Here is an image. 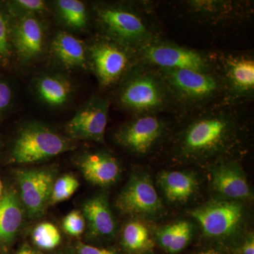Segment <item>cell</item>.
<instances>
[{"label": "cell", "instance_id": "obj_29", "mask_svg": "<svg viewBox=\"0 0 254 254\" xmlns=\"http://www.w3.org/2000/svg\"><path fill=\"white\" fill-rule=\"evenodd\" d=\"M11 38L9 26L4 15L0 11V60H6L11 55Z\"/></svg>", "mask_w": 254, "mask_h": 254}, {"label": "cell", "instance_id": "obj_18", "mask_svg": "<svg viewBox=\"0 0 254 254\" xmlns=\"http://www.w3.org/2000/svg\"><path fill=\"white\" fill-rule=\"evenodd\" d=\"M83 213L90 231L95 236H110L116 230V222L104 195L87 200L83 206Z\"/></svg>", "mask_w": 254, "mask_h": 254}, {"label": "cell", "instance_id": "obj_24", "mask_svg": "<svg viewBox=\"0 0 254 254\" xmlns=\"http://www.w3.org/2000/svg\"><path fill=\"white\" fill-rule=\"evenodd\" d=\"M60 17L68 27L84 29L88 26V14L86 6L78 0H60L56 2Z\"/></svg>", "mask_w": 254, "mask_h": 254}, {"label": "cell", "instance_id": "obj_11", "mask_svg": "<svg viewBox=\"0 0 254 254\" xmlns=\"http://www.w3.org/2000/svg\"><path fill=\"white\" fill-rule=\"evenodd\" d=\"M110 101L93 97L66 125L69 136L79 140L104 143Z\"/></svg>", "mask_w": 254, "mask_h": 254}, {"label": "cell", "instance_id": "obj_10", "mask_svg": "<svg viewBox=\"0 0 254 254\" xmlns=\"http://www.w3.org/2000/svg\"><path fill=\"white\" fill-rule=\"evenodd\" d=\"M70 143L61 135L39 124L24 127L18 133L11 158L16 163H37L66 151Z\"/></svg>", "mask_w": 254, "mask_h": 254}, {"label": "cell", "instance_id": "obj_14", "mask_svg": "<svg viewBox=\"0 0 254 254\" xmlns=\"http://www.w3.org/2000/svg\"><path fill=\"white\" fill-rule=\"evenodd\" d=\"M21 199L31 216L44 212L50 201L54 176L48 170H23L17 173Z\"/></svg>", "mask_w": 254, "mask_h": 254}, {"label": "cell", "instance_id": "obj_17", "mask_svg": "<svg viewBox=\"0 0 254 254\" xmlns=\"http://www.w3.org/2000/svg\"><path fill=\"white\" fill-rule=\"evenodd\" d=\"M212 180L219 193L231 199H244L251 195L248 182L240 169L231 163L222 162L213 169Z\"/></svg>", "mask_w": 254, "mask_h": 254}, {"label": "cell", "instance_id": "obj_7", "mask_svg": "<svg viewBox=\"0 0 254 254\" xmlns=\"http://www.w3.org/2000/svg\"><path fill=\"white\" fill-rule=\"evenodd\" d=\"M88 53L92 68L104 88L118 86L139 63L136 51L100 35L91 43Z\"/></svg>", "mask_w": 254, "mask_h": 254}, {"label": "cell", "instance_id": "obj_13", "mask_svg": "<svg viewBox=\"0 0 254 254\" xmlns=\"http://www.w3.org/2000/svg\"><path fill=\"white\" fill-rule=\"evenodd\" d=\"M117 206L123 213L143 216L154 215L163 208L151 180L144 175L132 177L119 195Z\"/></svg>", "mask_w": 254, "mask_h": 254}, {"label": "cell", "instance_id": "obj_30", "mask_svg": "<svg viewBox=\"0 0 254 254\" xmlns=\"http://www.w3.org/2000/svg\"><path fill=\"white\" fill-rule=\"evenodd\" d=\"M16 4L23 11L30 14L43 12L46 10V3L41 0H18L16 1Z\"/></svg>", "mask_w": 254, "mask_h": 254}, {"label": "cell", "instance_id": "obj_26", "mask_svg": "<svg viewBox=\"0 0 254 254\" xmlns=\"http://www.w3.org/2000/svg\"><path fill=\"white\" fill-rule=\"evenodd\" d=\"M33 240L38 247L43 250H53L59 245L61 235L53 224L43 222L34 229Z\"/></svg>", "mask_w": 254, "mask_h": 254}, {"label": "cell", "instance_id": "obj_34", "mask_svg": "<svg viewBox=\"0 0 254 254\" xmlns=\"http://www.w3.org/2000/svg\"><path fill=\"white\" fill-rule=\"evenodd\" d=\"M198 254H220V253L216 250H209L203 251V252H200V253Z\"/></svg>", "mask_w": 254, "mask_h": 254}, {"label": "cell", "instance_id": "obj_37", "mask_svg": "<svg viewBox=\"0 0 254 254\" xmlns=\"http://www.w3.org/2000/svg\"><path fill=\"white\" fill-rule=\"evenodd\" d=\"M18 254H23V250L21 251Z\"/></svg>", "mask_w": 254, "mask_h": 254}, {"label": "cell", "instance_id": "obj_35", "mask_svg": "<svg viewBox=\"0 0 254 254\" xmlns=\"http://www.w3.org/2000/svg\"><path fill=\"white\" fill-rule=\"evenodd\" d=\"M23 254H34L33 253V252H31V251L28 250H25V249H23Z\"/></svg>", "mask_w": 254, "mask_h": 254}, {"label": "cell", "instance_id": "obj_31", "mask_svg": "<svg viewBox=\"0 0 254 254\" xmlns=\"http://www.w3.org/2000/svg\"><path fill=\"white\" fill-rule=\"evenodd\" d=\"M11 95L12 93L9 85L0 80V115L9 107Z\"/></svg>", "mask_w": 254, "mask_h": 254}, {"label": "cell", "instance_id": "obj_36", "mask_svg": "<svg viewBox=\"0 0 254 254\" xmlns=\"http://www.w3.org/2000/svg\"><path fill=\"white\" fill-rule=\"evenodd\" d=\"M2 184H1V180H0V197L2 195Z\"/></svg>", "mask_w": 254, "mask_h": 254}, {"label": "cell", "instance_id": "obj_5", "mask_svg": "<svg viewBox=\"0 0 254 254\" xmlns=\"http://www.w3.org/2000/svg\"><path fill=\"white\" fill-rule=\"evenodd\" d=\"M185 18L210 28H230L250 23L253 18V1L185 0L177 3Z\"/></svg>", "mask_w": 254, "mask_h": 254}, {"label": "cell", "instance_id": "obj_23", "mask_svg": "<svg viewBox=\"0 0 254 254\" xmlns=\"http://www.w3.org/2000/svg\"><path fill=\"white\" fill-rule=\"evenodd\" d=\"M159 243L163 248L171 254L183 250L192 236V227L190 222L179 221L167 225L158 232Z\"/></svg>", "mask_w": 254, "mask_h": 254}, {"label": "cell", "instance_id": "obj_3", "mask_svg": "<svg viewBox=\"0 0 254 254\" xmlns=\"http://www.w3.org/2000/svg\"><path fill=\"white\" fill-rule=\"evenodd\" d=\"M116 100L133 116L170 115L177 111L171 93L157 68L138 63L118 86Z\"/></svg>", "mask_w": 254, "mask_h": 254}, {"label": "cell", "instance_id": "obj_1", "mask_svg": "<svg viewBox=\"0 0 254 254\" xmlns=\"http://www.w3.org/2000/svg\"><path fill=\"white\" fill-rule=\"evenodd\" d=\"M248 105L222 102L177 117L174 153L184 160H200L236 153L250 133Z\"/></svg>", "mask_w": 254, "mask_h": 254}, {"label": "cell", "instance_id": "obj_27", "mask_svg": "<svg viewBox=\"0 0 254 254\" xmlns=\"http://www.w3.org/2000/svg\"><path fill=\"white\" fill-rule=\"evenodd\" d=\"M79 187V182L72 175H66L54 182L50 202L52 204L67 200L76 192Z\"/></svg>", "mask_w": 254, "mask_h": 254}, {"label": "cell", "instance_id": "obj_33", "mask_svg": "<svg viewBox=\"0 0 254 254\" xmlns=\"http://www.w3.org/2000/svg\"><path fill=\"white\" fill-rule=\"evenodd\" d=\"M242 254H254V241L253 237L249 239L242 247Z\"/></svg>", "mask_w": 254, "mask_h": 254}, {"label": "cell", "instance_id": "obj_32", "mask_svg": "<svg viewBox=\"0 0 254 254\" xmlns=\"http://www.w3.org/2000/svg\"><path fill=\"white\" fill-rule=\"evenodd\" d=\"M78 254H115L111 251L101 250L92 246L79 244L78 246Z\"/></svg>", "mask_w": 254, "mask_h": 254}, {"label": "cell", "instance_id": "obj_2", "mask_svg": "<svg viewBox=\"0 0 254 254\" xmlns=\"http://www.w3.org/2000/svg\"><path fill=\"white\" fill-rule=\"evenodd\" d=\"M155 6L149 1L97 5L94 14L99 35L135 51L164 39Z\"/></svg>", "mask_w": 254, "mask_h": 254}, {"label": "cell", "instance_id": "obj_4", "mask_svg": "<svg viewBox=\"0 0 254 254\" xmlns=\"http://www.w3.org/2000/svg\"><path fill=\"white\" fill-rule=\"evenodd\" d=\"M157 69L173 97L177 117L227 102L225 83L218 70L201 72L193 70Z\"/></svg>", "mask_w": 254, "mask_h": 254}, {"label": "cell", "instance_id": "obj_15", "mask_svg": "<svg viewBox=\"0 0 254 254\" xmlns=\"http://www.w3.org/2000/svg\"><path fill=\"white\" fill-rule=\"evenodd\" d=\"M78 163L87 181L97 186H109L120 176L118 160L106 152L86 153L80 157Z\"/></svg>", "mask_w": 254, "mask_h": 254}, {"label": "cell", "instance_id": "obj_12", "mask_svg": "<svg viewBox=\"0 0 254 254\" xmlns=\"http://www.w3.org/2000/svg\"><path fill=\"white\" fill-rule=\"evenodd\" d=\"M190 215L200 224L207 236L224 237L240 226L243 209L236 202H215L190 210Z\"/></svg>", "mask_w": 254, "mask_h": 254}, {"label": "cell", "instance_id": "obj_16", "mask_svg": "<svg viewBox=\"0 0 254 254\" xmlns=\"http://www.w3.org/2000/svg\"><path fill=\"white\" fill-rule=\"evenodd\" d=\"M12 41L18 57L29 62L41 54L44 44V33L37 18L27 15L20 18L13 33Z\"/></svg>", "mask_w": 254, "mask_h": 254}, {"label": "cell", "instance_id": "obj_9", "mask_svg": "<svg viewBox=\"0 0 254 254\" xmlns=\"http://www.w3.org/2000/svg\"><path fill=\"white\" fill-rule=\"evenodd\" d=\"M164 114L133 116L115 132V141L133 154L145 155L154 149L170 133L175 123Z\"/></svg>", "mask_w": 254, "mask_h": 254}, {"label": "cell", "instance_id": "obj_22", "mask_svg": "<svg viewBox=\"0 0 254 254\" xmlns=\"http://www.w3.org/2000/svg\"><path fill=\"white\" fill-rule=\"evenodd\" d=\"M36 89L40 99L51 107L66 104L72 92L70 82L56 75H46L38 78Z\"/></svg>", "mask_w": 254, "mask_h": 254}, {"label": "cell", "instance_id": "obj_21", "mask_svg": "<svg viewBox=\"0 0 254 254\" xmlns=\"http://www.w3.org/2000/svg\"><path fill=\"white\" fill-rule=\"evenodd\" d=\"M21 205L16 193L5 192L0 197V240L9 242L17 233L22 222Z\"/></svg>", "mask_w": 254, "mask_h": 254}, {"label": "cell", "instance_id": "obj_19", "mask_svg": "<svg viewBox=\"0 0 254 254\" xmlns=\"http://www.w3.org/2000/svg\"><path fill=\"white\" fill-rule=\"evenodd\" d=\"M52 52L60 63L68 68H86L88 58L83 43L76 37L60 32L55 37Z\"/></svg>", "mask_w": 254, "mask_h": 254}, {"label": "cell", "instance_id": "obj_25", "mask_svg": "<svg viewBox=\"0 0 254 254\" xmlns=\"http://www.w3.org/2000/svg\"><path fill=\"white\" fill-rule=\"evenodd\" d=\"M123 242L131 251L148 250L153 247L147 227L139 221L128 222L123 230Z\"/></svg>", "mask_w": 254, "mask_h": 254}, {"label": "cell", "instance_id": "obj_20", "mask_svg": "<svg viewBox=\"0 0 254 254\" xmlns=\"http://www.w3.org/2000/svg\"><path fill=\"white\" fill-rule=\"evenodd\" d=\"M159 184L167 199L172 203H183L195 193L197 181L193 175L180 171H163Z\"/></svg>", "mask_w": 254, "mask_h": 254}, {"label": "cell", "instance_id": "obj_28", "mask_svg": "<svg viewBox=\"0 0 254 254\" xmlns=\"http://www.w3.org/2000/svg\"><path fill=\"white\" fill-rule=\"evenodd\" d=\"M85 219L78 210H73L64 218L63 228L66 233L71 236H78L85 230Z\"/></svg>", "mask_w": 254, "mask_h": 254}, {"label": "cell", "instance_id": "obj_6", "mask_svg": "<svg viewBox=\"0 0 254 254\" xmlns=\"http://www.w3.org/2000/svg\"><path fill=\"white\" fill-rule=\"evenodd\" d=\"M138 62L163 69L218 71L215 51H204L180 46L165 38L136 51Z\"/></svg>", "mask_w": 254, "mask_h": 254}, {"label": "cell", "instance_id": "obj_8", "mask_svg": "<svg viewBox=\"0 0 254 254\" xmlns=\"http://www.w3.org/2000/svg\"><path fill=\"white\" fill-rule=\"evenodd\" d=\"M218 70L223 78L227 101L250 104L254 97V57L252 52L215 51Z\"/></svg>", "mask_w": 254, "mask_h": 254}]
</instances>
